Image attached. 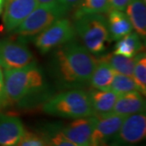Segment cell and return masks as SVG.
I'll return each mask as SVG.
<instances>
[{"label": "cell", "instance_id": "6da1fadb", "mask_svg": "<svg viewBox=\"0 0 146 146\" xmlns=\"http://www.w3.org/2000/svg\"><path fill=\"white\" fill-rule=\"evenodd\" d=\"M97 62L98 59L83 45L71 41L55 48L50 68L59 85L77 89L89 84Z\"/></svg>", "mask_w": 146, "mask_h": 146}, {"label": "cell", "instance_id": "7a4b0ae2", "mask_svg": "<svg viewBox=\"0 0 146 146\" xmlns=\"http://www.w3.org/2000/svg\"><path fill=\"white\" fill-rule=\"evenodd\" d=\"M3 76L7 96L11 104L26 108L50 98L44 72L34 61L21 68L4 70Z\"/></svg>", "mask_w": 146, "mask_h": 146}, {"label": "cell", "instance_id": "3957f363", "mask_svg": "<svg viewBox=\"0 0 146 146\" xmlns=\"http://www.w3.org/2000/svg\"><path fill=\"white\" fill-rule=\"evenodd\" d=\"M46 114L68 119H78L94 115L88 93L72 89L49 98L43 102Z\"/></svg>", "mask_w": 146, "mask_h": 146}, {"label": "cell", "instance_id": "277c9868", "mask_svg": "<svg viewBox=\"0 0 146 146\" xmlns=\"http://www.w3.org/2000/svg\"><path fill=\"white\" fill-rule=\"evenodd\" d=\"M73 27L83 46L94 55H101L109 42L107 19L102 14L84 15L75 19Z\"/></svg>", "mask_w": 146, "mask_h": 146}, {"label": "cell", "instance_id": "5b68a950", "mask_svg": "<svg viewBox=\"0 0 146 146\" xmlns=\"http://www.w3.org/2000/svg\"><path fill=\"white\" fill-rule=\"evenodd\" d=\"M66 15L67 12L61 7L38 5L12 32L18 38L26 42Z\"/></svg>", "mask_w": 146, "mask_h": 146}, {"label": "cell", "instance_id": "8992f818", "mask_svg": "<svg viewBox=\"0 0 146 146\" xmlns=\"http://www.w3.org/2000/svg\"><path fill=\"white\" fill-rule=\"evenodd\" d=\"M76 36L73 23L68 18H60L54 21L31 40L36 49L46 54L57 47L73 41Z\"/></svg>", "mask_w": 146, "mask_h": 146}, {"label": "cell", "instance_id": "52a82bcc", "mask_svg": "<svg viewBox=\"0 0 146 146\" xmlns=\"http://www.w3.org/2000/svg\"><path fill=\"white\" fill-rule=\"evenodd\" d=\"M145 112L127 116L115 137L104 146H136L145 139Z\"/></svg>", "mask_w": 146, "mask_h": 146}, {"label": "cell", "instance_id": "ba28073f", "mask_svg": "<svg viewBox=\"0 0 146 146\" xmlns=\"http://www.w3.org/2000/svg\"><path fill=\"white\" fill-rule=\"evenodd\" d=\"M33 55L26 46V42L4 39L0 41V68L2 69H17L33 63Z\"/></svg>", "mask_w": 146, "mask_h": 146}, {"label": "cell", "instance_id": "9c48e42d", "mask_svg": "<svg viewBox=\"0 0 146 146\" xmlns=\"http://www.w3.org/2000/svg\"><path fill=\"white\" fill-rule=\"evenodd\" d=\"M97 123L91 136L90 146H104L111 141L121 127L127 116L110 113L96 115Z\"/></svg>", "mask_w": 146, "mask_h": 146}, {"label": "cell", "instance_id": "30bf717a", "mask_svg": "<svg viewBox=\"0 0 146 146\" xmlns=\"http://www.w3.org/2000/svg\"><path fill=\"white\" fill-rule=\"evenodd\" d=\"M37 6L36 0H5L3 24L6 31L16 29Z\"/></svg>", "mask_w": 146, "mask_h": 146}, {"label": "cell", "instance_id": "8fae6325", "mask_svg": "<svg viewBox=\"0 0 146 146\" xmlns=\"http://www.w3.org/2000/svg\"><path fill=\"white\" fill-rule=\"evenodd\" d=\"M97 123L96 115L75 119L61 128L63 135L78 146H90L91 136Z\"/></svg>", "mask_w": 146, "mask_h": 146}, {"label": "cell", "instance_id": "7c38bea8", "mask_svg": "<svg viewBox=\"0 0 146 146\" xmlns=\"http://www.w3.org/2000/svg\"><path fill=\"white\" fill-rule=\"evenodd\" d=\"M25 131L20 118L14 115H0V145H16Z\"/></svg>", "mask_w": 146, "mask_h": 146}, {"label": "cell", "instance_id": "4fadbf2b", "mask_svg": "<svg viewBox=\"0 0 146 146\" xmlns=\"http://www.w3.org/2000/svg\"><path fill=\"white\" fill-rule=\"evenodd\" d=\"M145 111V100L144 99L143 95L136 90L119 95L112 113L128 116Z\"/></svg>", "mask_w": 146, "mask_h": 146}, {"label": "cell", "instance_id": "5bb4252c", "mask_svg": "<svg viewBox=\"0 0 146 146\" xmlns=\"http://www.w3.org/2000/svg\"><path fill=\"white\" fill-rule=\"evenodd\" d=\"M88 95L94 115H103L111 113L118 98V95L110 89H89Z\"/></svg>", "mask_w": 146, "mask_h": 146}, {"label": "cell", "instance_id": "9a60e30c", "mask_svg": "<svg viewBox=\"0 0 146 146\" xmlns=\"http://www.w3.org/2000/svg\"><path fill=\"white\" fill-rule=\"evenodd\" d=\"M109 42L119 41L132 32V26L128 17L123 11L110 9L107 13Z\"/></svg>", "mask_w": 146, "mask_h": 146}, {"label": "cell", "instance_id": "2e32d148", "mask_svg": "<svg viewBox=\"0 0 146 146\" xmlns=\"http://www.w3.org/2000/svg\"><path fill=\"white\" fill-rule=\"evenodd\" d=\"M125 11L132 29H134L141 39L145 41L146 36L145 3L142 0H131Z\"/></svg>", "mask_w": 146, "mask_h": 146}, {"label": "cell", "instance_id": "e0dca14e", "mask_svg": "<svg viewBox=\"0 0 146 146\" xmlns=\"http://www.w3.org/2000/svg\"><path fill=\"white\" fill-rule=\"evenodd\" d=\"M115 73L109 63L100 58L99 60H98L91 76L89 84L93 89L101 90L110 89Z\"/></svg>", "mask_w": 146, "mask_h": 146}, {"label": "cell", "instance_id": "ac0fdd59", "mask_svg": "<svg viewBox=\"0 0 146 146\" xmlns=\"http://www.w3.org/2000/svg\"><path fill=\"white\" fill-rule=\"evenodd\" d=\"M142 50L143 43L141 36L136 32H131L118 41L115 45L114 54L131 58L142 51Z\"/></svg>", "mask_w": 146, "mask_h": 146}, {"label": "cell", "instance_id": "d6986e66", "mask_svg": "<svg viewBox=\"0 0 146 146\" xmlns=\"http://www.w3.org/2000/svg\"><path fill=\"white\" fill-rule=\"evenodd\" d=\"M110 9L109 0H80L74 9V18L91 14H105Z\"/></svg>", "mask_w": 146, "mask_h": 146}, {"label": "cell", "instance_id": "ffe728a7", "mask_svg": "<svg viewBox=\"0 0 146 146\" xmlns=\"http://www.w3.org/2000/svg\"><path fill=\"white\" fill-rule=\"evenodd\" d=\"M101 58L109 63V65L115 73L132 77L135 63L134 57H125L123 55L115 54L113 53L108 54L105 56L103 55Z\"/></svg>", "mask_w": 146, "mask_h": 146}, {"label": "cell", "instance_id": "44dd1931", "mask_svg": "<svg viewBox=\"0 0 146 146\" xmlns=\"http://www.w3.org/2000/svg\"><path fill=\"white\" fill-rule=\"evenodd\" d=\"M135 63L132 79L136 84L138 92L142 95L146 94V54L145 52H139L134 56Z\"/></svg>", "mask_w": 146, "mask_h": 146}, {"label": "cell", "instance_id": "7402d4cb", "mask_svg": "<svg viewBox=\"0 0 146 146\" xmlns=\"http://www.w3.org/2000/svg\"><path fill=\"white\" fill-rule=\"evenodd\" d=\"M110 90H112L118 96L131 91H138L136 83L132 77L119 73H115L113 81L110 86Z\"/></svg>", "mask_w": 146, "mask_h": 146}, {"label": "cell", "instance_id": "603a6c76", "mask_svg": "<svg viewBox=\"0 0 146 146\" xmlns=\"http://www.w3.org/2000/svg\"><path fill=\"white\" fill-rule=\"evenodd\" d=\"M43 138L50 145V146H78L71 141H69L63 135L59 127H51L50 129H49L46 136Z\"/></svg>", "mask_w": 146, "mask_h": 146}, {"label": "cell", "instance_id": "cb8c5ba5", "mask_svg": "<svg viewBox=\"0 0 146 146\" xmlns=\"http://www.w3.org/2000/svg\"><path fill=\"white\" fill-rule=\"evenodd\" d=\"M45 144L44 138L30 131H25L17 146H43Z\"/></svg>", "mask_w": 146, "mask_h": 146}, {"label": "cell", "instance_id": "d4e9b609", "mask_svg": "<svg viewBox=\"0 0 146 146\" xmlns=\"http://www.w3.org/2000/svg\"><path fill=\"white\" fill-rule=\"evenodd\" d=\"M9 105H11V103L8 99L7 96V93H6L3 71L0 68V110L6 108Z\"/></svg>", "mask_w": 146, "mask_h": 146}, {"label": "cell", "instance_id": "484cf974", "mask_svg": "<svg viewBox=\"0 0 146 146\" xmlns=\"http://www.w3.org/2000/svg\"><path fill=\"white\" fill-rule=\"evenodd\" d=\"M131 1V0H109V3L111 9L123 11Z\"/></svg>", "mask_w": 146, "mask_h": 146}, {"label": "cell", "instance_id": "4316f807", "mask_svg": "<svg viewBox=\"0 0 146 146\" xmlns=\"http://www.w3.org/2000/svg\"><path fill=\"white\" fill-rule=\"evenodd\" d=\"M80 0H59L60 5L67 13L71 10H73L78 5Z\"/></svg>", "mask_w": 146, "mask_h": 146}, {"label": "cell", "instance_id": "83f0119b", "mask_svg": "<svg viewBox=\"0 0 146 146\" xmlns=\"http://www.w3.org/2000/svg\"><path fill=\"white\" fill-rule=\"evenodd\" d=\"M36 2H37L38 5L50 7H61V8H63L60 5L59 0H36Z\"/></svg>", "mask_w": 146, "mask_h": 146}, {"label": "cell", "instance_id": "f1b7e54d", "mask_svg": "<svg viewBox=\"0 0 146 146\" xmlns=\"http://www.w3.org/2000/svg\"><path fill=\"white\" fill-rule=\"evenodd\" d=\"M4 3H5V0H0V15L2 14V12H3V11Z\"/></svg>", "mask_w": 146, "mask_h": 146}, {"label": "cell", "instance_id": "f546056e", "mask_svg": "<svg viewBox=\"0 0 146 146\" xmlns=\"http://www.w3.org/2000/svg\"><path fill=\"white\" fill-rule=\"evenodd\" d=\"M43 146H50V145H49V144L47 143L46 141H45V144H44V145H43Z\"/></svg>", "mask_w": 146, "mask_h": 146}, {"label": "cell", "instance_id": "4dcf8cb0", "mask_svg": "<svg viewBox=\"0 0 146 146\" xmlns=\"http://www.w3.org/2000/svg\"><path fill=\"white\" fill-rule=\"evenodd\" d=\"M13 146H17V145H13Z\"/></svg>", "mask_w": 146, "mask_h": 146}]
</instances>
